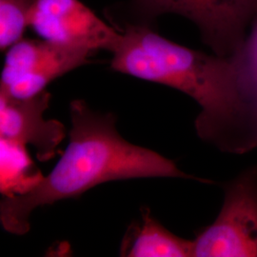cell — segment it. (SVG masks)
Segmentation results:
<instances>
[{
    "label": "cell",
    "mask_w": 257,
    "mask_h": 257,
    "mask_svg": "<svg viewBox=\"0 0 257 257\" xmlns=\"http://www.w3.org/2000/svg\"><path fill=\"white\" fill-rule=\"evenodd\" d=\"M93 54L43 38H23L7 50L0 92L19 98L36 95L56 78L89 63Z\"/></svg>",
    "instance_id": "cell-5"
},
{
    "label": "cell",
    "mask_w": 257,
    "mask_h": 257,
    "mask_svg": "<svg viewBox=\"0 0 257 257\" xmlns=\"http://www.w3.org/2000/svg\"><path fill=\"white\" fill-rule=\"evenodd\" d=\"M1 142L0 189L4 196L26 193L41 180L43 175L36 171L27 148L8 141Z\"/></svg>",
    "instance_id": "cell-9"
},
{
    "label": "cell",
    "mask_w": 257,
    "mask_h": 257,
    "mask_svg": "<svg viewBox=\"0 0 257 257\" xmlns=\"http://www.w3.org/2000/svg\"><path fill=\"white\" fill-rule=\"evenodd\" d=\"M152 16L177 15L198 29L215 55L231 57L243 46L257 17V0H138Z\"/></svg>",
    "instance_id": "cell-4"
},
{
    "label": "cell",
    "mask_w": 257,
    "mask_h": 257,
    "mask_svg": "<svg viewBox=\"0 0 257 257\" xmlns=\"http://www.w3.org/2000/svg\"><path fill=\"white\" fill-rule=\"evenodd\" d=\"M36 0H0V49L7 51L30 27Z\"/></svg>",
    "instance_id": "cell-10"
},
{
    "label": "cell",
    "mask_w": 257,
    "mask_h": 257,
    "mask_svg": "<svg viewBox=\"0 0 257 257\" xmlns=\"http://www.w3.org/2000/svg\"><path fill=\"white\" fill-rule=\"evenodd\" d=\"M111 52L113 71L183 92L200 107L194 127L222 153L257 148V83L235 56L182 46L146 26H128Z\"/></svg>",
    "instance_id": "cell-1"
},
{
    "label": "cell",
    "mask_w": 257,
    "mask_h": 257,
    "mask_svg": "<svg viewBox=\"0 0 257 257\" xmlns=\"http://www.w3.org/2000/svg\"><path fill=\"white\" fill-rule=\"evenodd\" d=\"M50 101L51 93L46 90L26 98L0 92L1 140L35 148L41 162L55 157L66 137V128L58 120L45 119Z\"/></svg>",
    "instance_id": "cell-7"
},
{
    "label": "cell",
    "mask_w": 257,
    "mask_h": 257,
    "mask_svg": "<svg viewBox=\"0 0 257 257\" xmlns=\"http://www.w3.org/2000/svg\"><path fill=\"white\" fill-rule=\"evenodd\" d=\"M69 144L52 172L26 193L4 196L0 221L14 234L30 230V216L39 207L77 198L92 188L114 180L172 177L210 180L188 175L174 161L120 136L111 113L92 110L81 99L71 102Z\"/></svg>",
    "instance_id": "cell-2"
},
{
    "label": "cell",
    "mask_w": 257,
    "mask_h": 257,
    "mask_svg": "<svg viewBox=\"0 0 257 257\" xmlns=\"http://www.w3.org/2000/svg\"><path fill=\"white\" fill-rule=\"evenodd\" d=\"M30 27L43 39L93 53H111L122 36L80 0H36Z\"/></svg>",
    "instance_id": "cell-6"
},
{
    "label": "cell",
    "mask_w": 257,
    "mask_h": 257,
    "mask_svg": "<svg viewBox=\"0 0 257 257\" xmlns=\"http://www.w3.org/2000/svg\"><path fill=\"white\" fill-rule=\"evenodd\" d=\"M193 240L179 237L156 219L149 209L128 229L120 255L127 257H193Z\"/></svg>",
    "instance_id": "cell-8"
},
{
    "label": "cell",
    "mask_w": 257,
    "mask_h": 257,
    "mask_svg": "<svg viewBox=\"0 0 257 257\" xmlns=\"http://www.w3.org/2000/svg\"><path fill=\"white\" fill-rule=\"evenodd\" d=\"M233 56L248 76L257 83V17L249 27L243 46Z\"/></svg>",
    "instance_id": "cell-11"
},
{
    "label": "cell",
    "mask_w": 257,
    "mask_h": 257,
    "mask_svg": "<svg viewBox=\"0 0 257 257\" xmlns=\"http://www.w3.org/2000/svg\"><path fill=\"white\" fill-rule=\"evenodd\" d=\"M193 243V257H257V165L225 185L216 219Z\"/></svg>",
    "instance_id": "cell-3"
}]
</instances>
